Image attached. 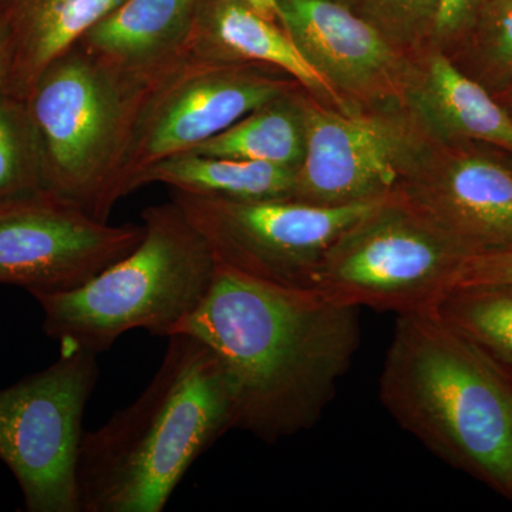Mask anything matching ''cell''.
<instances>
[{
	"label": "cell",
	"mask_w": 512,
	"mask_h": 512,
	"mask_svg": "<svg viewBox=\"0 0 512 512\" xmlns=\"http://www.w3.org/2000/svg\"><path fill=\"white\" fill-rule=\"evenodd\" d=\"M335 2L343 3V5L348 6V3L350 2V0H335Z\"/></svg>",
	"instance_id": "83f0119b"
},
{
	"label": "cell",
	"mask_w": 512,
	"mask_h": 512,
	"mask_svg": "<svg viewBox=\"0 0 512 512\" xmlns=\"http://www.w3.org/2000/svg\"><path fill=\"white\" fill-rule=\"evenodd\" d=\"M134 251L72 292L37 295L43 332L63 349L100 355L131 330L173 335L210 291L217 261L173 200L147 207Z\"/></svg>",
	"instance_id": "277c9868"
},
{
	"label": "cell",
	"mask_w": 512,
	"mask_h": 512,
	"mask_svg": "<svg viewBox=\"0 0 512 512\" xmlns=\"http://www.w3.org/2000/svg\"><path fill=\"white\" fill-rule=\"evenodd\" d=\"M488 0H439L433 32L448 39L476 22L478 13Z\"/></svg>",
	"instance_id": "d4e9b609"
},
{
	"label": "cell",
	"mask_w": 512,
	"mask_h": 512,
	"mask_svg": "<svg viewBox=\"0 0 512 512\" xmlns=\"http://www.w3.org/2000/svg\"><path fill=\"white\" fill-rule=\"evenodd\" d=\"M3 211H6V210H0V214H2Z\"/></svg>",
	"instance_id": "f1b7e54d"
},
{
	"label": "cell",
	"mask_w": 512,
	"mask_h": 512,
	"mask_svg": "<svg viewBox=\"0 0 512 512\" xmlns=\"http://www.w3.org/2000/svg\"><path fill=\"white\" fill-rule=\"evenodd\" d=\"M315 205L241 201L171 190V200L210 245L218 265L266 284L311 289L329 249L384 201Z\"/></svg>",
	"instance_id": "ba28073f"
},
{
	"label": "cell",
	"mask_w": 512,
	"mask_h": 512,
	"mask_svg": "<svg viewBox=\"0 0 512 512\" xmlns=\"http://www.w3.org/2000/svg\"><path fill=\"white\" fill-rule=\"evenodd\" d=\"M97 355L63 349L52 366L0 390V461L28 512H80L76 467Z\"/></svg>",
	"instance_id": "9c48e42d"
},
{
	"label": "cell",
	"mask_w": 512,
	"mask_h": 512,
	"mask_svg": "<svg viewBox=\"0 0 512 512\" xmlns=\"http://www.w3.org/2000/svg\"><path fill=\"white\" fill-rule=\"evenodd\" d=\"M174 333L195 336L217 357L234 429L276 443L311 429L332 402L359 348V308L217 264L204 301Z\"/></svg>",
	"instance_id": "6da1fadb"
},
{
	"label": "cell",
	"mask_w": 512,
	"mask_h": 512,
	"mask_svg": "<svg viewBox=\"0 0 512 512\" xmlns=\"http://www.w3.org/2000/svg\"><path fill=\"white\" fill-rule=\"evenodd\" d=\"M373 25L384 35L410 42L433 30L439 0H363Z\"/></svg>",
	"instance_id": "603a6c76"
},
{
	"label": "cell",
	"mask_w": 512,
	"mask_h": 512,
	"mask_svg": "<svg viewBox=\"0 0 512 512\" xmlns=\"http://www.w3.org/2000/svg\"><path fill=\"white\" fill-rule=\"evenodd\" d=\"M144 225H110L45 194L0 214V284L72 292L136 249Z\"/></svg>",
	"instance_id": "30bf717a"
},
{
	"label": "cell",
	"mask_w": 512,
	"mask_h": 512,
	"mask_svg": "<svg viewBox=\"0 0 512 512\" xmlns=\"http://www.w3.org/2000/svg\"><path fill=\"white\" fill-rule=\"evenodd\" d=\"M380 400L430 451L512 500V375L436 312L397 315Z\"/></svg>",
	"instance_id": "3957f363"
},
{
	"label": "cell",
	"mask_w": 512,
	"mask_h": 512,
	"mask_svg": "<svg viewBox=\"0 0 512 512\" xmlns=\"http://www.w3.org/2000/svg\"><path fill=\"white\" fill-rule=\"evenodd\" d=\"M296 170L284 165L181 153L148 168L137 188L161 183L171 190L205 197L278 200L292 198Z\"/></svg>",
	"instance_id": "ac0fdd59"
},
{
	"label": "cell",
	"mask_w": 512,
	"mask_h": 512,
	"mask_svg": "<svg viewBox=\"0 0 512 512\" xmlns=\"http://www.w3.org/2000/svg\"><path fill=\"white\" fill-rule=\"evenodd\" d=\"M511 97H512V94H511Z\"/></svg>",
	"instance_id": "f546056e"
},
{
	"label": "cell",
	"mask_w": 512,
	"mask_h": 512,
	"mask_svg": "<svg viewBox=\"0 0 512 512\" xmlns=\"http://www.w3.org/2000/svg\"><path fill=\"white\" fill-rule=\"evenodd\" d=\"M400 194L471 252L512 245V171L491 158L461 154Z\"/></svg>",
	"instance_id": "4fadbf2b"
},
{
	"label": "cell",
	"mask_w": 512,
	"mask_h": 512,
	"mask_svg": "<svg viewBox=\"0 0 512 512\" xmlns=\"http://www.w3.org/2000/svg\"><path fill=\"white\" fill-rule=\"evenodd\" d=\"M146 83L123 79L77 45L36 80L28 106L47 194L109 221L107 188Z\"/></svg>",
	"instance_id": "5b68a950"
},
{
	"label": "cell",
	"mask_w": 512,
	"mask_h": 512,
	"mask_svg": "<svg viewBox=\"0 0 512 512\" xmlns=\"http://www.w3.org/2000/svg\"><path fill=\"white\" fill-rule=\"evenodd\" d=\"M200 0H123L77 43L123 79L144 83L190 55Z\"/></svg>",
	"instance_id": "5bb4252c"
},
{
	"label": "cell",
	"mask_w": 512,
	"mask_h": 512,
	"mask_svg": "<svg viewBox=\"0 0 512 512\" xmlns=\"http://www.w3.org/2000/svg\"><path fill=\"white\" fill-rule=\"evenodd\" d=\"M470 254L397 191L329 249L311 289L359 309L433 311Z\"/></svg>",
	"instance_id": "8992f818"
},
{
	"label": "cell",
	"mask_w": 512,
	"mask_h": 512,
	"mask_svg": "<svg viewBox=\"0 0 512 512\" xmlns=\"http://www.w3.org/2000/svg\"><path fill=\"white\" fill-rule=\"evenodd\" d=\"M433 312L512 375V285L453 288Z\"/></svg>",
	"instance_id": "ffe728a7"
},
{
	"label": "cell",
	"mask_w": 512,
	"mask_h": 512,
	"mask_svg": "<svg viewBox=\"0 0 512 512\" xmlns=\"http://www.w3.org/2000/svg\"><path fill=\"white\" fill-rule=\"evenodd\" d=\"M305 156L292 200L345 205L382 200L409 173L413 146L402 128L379 117L302 104Z\"/></svg>",
	"instance_id": "8fae6325"
},
{
	"label": "cell",
	"mask_w": 512,
	"mask_h": 512,
	"mask_svg": "<svg viewBox=\"0 0 512 512\" xmlns=\"http://www.w3.org/2000/svg\"><path fill=\"white\" fill-rule=\"evenodd\" d=\"M282 80L241 62L188 55L148 80L107 188V207L138 190L141 175L190 151L269 101L285 96Z\"/></svg>",
	"instance_id": "52a82bcc"
},
{
	"label": "cell",
	"mask_w": 512,
	"mask_h": 512,
	"mask_svg": "<svg viewBox=\"0 0 512 512\" xmlns=\"http://www.w3.org/2000/svg\"><path fill=\"white\" fill-rule=\"evenodd\" d=\"M242 2H245L255 10H258V12L261 13V15H264L265 18L279 23L281 10H279L278 0H242ZM279 25H281V23H279Z\"/></svg>",
	"instance_id": "4316f807"
},
{
	"label": "cell",
	"mask_w": 512,
	"mask_h": 512,
	"mask_svg": "<svg viewBox=\"0 0 512 512\" xmlns=\"http://www.w3.org/2000/svg\"><path fill=\"white\" fill-rule=\"evenodd\" d=\"M190 55L274 67L340 111H350L338 90L303 56L288 32L242 0H200Z\"/></svg>",
	"instance_id": "9a60e30c"
},
{
	"label": "cell",
	"mask_w": 512,
	"mask_h": 512,
	"mask_svg": "<svg viewBox=\"0 0 512 512\" xmlns=\"http://www.w3.org/2000/svg\"><path fill=\"white\" fill-rule=\"evenodd\" d=\"M0 89V210L47 194L42 158L28 103Z\"/></svg>",
	"instance_id": "44dd1931"
},
{
	"label": "cell",
	"mask_w": 512,
	"mask_h": 512,
	"mask_svg": "<svg viewBox=\"0 0 512 512\" xmlns=\"http://www.w3.org/2000/svg\"><path fill=\"white\" fill-rule=\"evenodd\" d=\"M282 28L336 90L373 94L399 72L387 36L335 0H278Z\"/></svg>",
	"instance_id": "7c38bea8"
},
{
	"label": "cell",
	"mask_w": 512,
	"mask_h": 512,
	"mask_svg": "<svg viewBox=\"0 0 512 512\" xmlns=\"http://www.w3.org/2000/svg\"><path fill=\"white\" fill-rule=\"evenodd\" d=\"M414 104L441 136L473 138L512 150L510 114L447 57H430Z\"/></svg>",
	"instance_id": "e0dca14e"
},
{
	"label": "cell",
	"mask_w": 512,
	"mask_h": 512,
	"mask_svg": "<svg viewBox=\"0 0 512 512\" xmlns=\"http://www.w3.org/2000/svg\"><path fill=\"white\" fill-rule=\"evenodd\" d=\"M123 0H12L8 20L13 62L8 87L30 92L57 59Z\"/></svg>",
	"instance_id": "2e32d148"
},
{
	"label": "cell",
	"mask_w": 512,
	"mask_h": 512,
	"mask_svg": "<svg viewBox=\"0 0 512 512\" xmlns=\"http://www.w3.org/2000/svg\"><path fill=\"white\" fill-rule=\"evenodd\" d=\"M185 153L298 168L305 156L302 106L285 94Z\"/></svg>",
	"instance_id": "d6986e66"
},
{
	"label": "cell",
	"mask_w": 512,
	"mask_h": 512,
	"mask_svg": "<svg viewBox=\"0 0 512 512\" xmlns=\"http://www.w3.org/2000/svg\"><path fill=\"white\" fill-rule=\"evenodd\" d=\"M234 426L217 357L195 336H168L163 362L136 402L84 431L80 512L163 511L192 464Z\"/></svg>",
	"instance_id": "7a4b0ae2"
},
{
	"label": "cell",
	"mask_w": 512,
	"mask_h": 512,
	"mask_svg": "<svg viewBox=\"0 0 512 512\" xmlns=\"http://www.w3.org/2000/svg\"><path fill=\"white\" fill-rule=\"evenodd\" d=\"M478 285H512V245L471 252L466 256L453 288Z\"/></svg>",
	"instance_id": "cb8c5ba5"
},
{
	"label": "cell",
	"mask_w": 512,
	"mask_h": 512,
	"mask_svg": "<svg viewBox=\"0 0 512 512\" xmlns=\"http://www.w3.org/2000/svg\"><path fill=\"white\" fill-rule=\"evenodd\" d=\"M13 62V40L8 20L0 15V89L8 87Z\"/></svg>",
	"instance_id": "484cf974"
},
{
	"label": "cell",
	"mask_w": 512,
	"mask_h": 512,
	"mask_svg": "<svg viewBox=\"0 0 512 512\" xmlns=\"http://www.w3.org/2000/svg\"><path fill=\"white\" fill-rule=\"evenodd\" d=\"M474 23L488 69L500 79L512 80V0H488Z\"/></svg>",
	"instance_id": "7402d4cb"
}]
</instances>
